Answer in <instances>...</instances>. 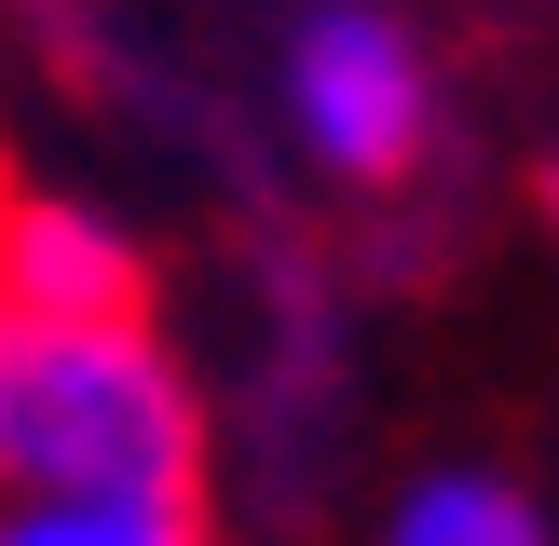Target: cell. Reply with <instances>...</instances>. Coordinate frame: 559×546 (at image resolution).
<instances>
[{"instance_id": "277c9868", "label": "cell", "mask_w": 559, "mask_h": 546, "mask_svg": "<svg viewBox=\"0 0 559 546\" xmlns=\"http://www.w3.org/2000/svg\"><path fill=\"white\" fill-rule=\"evenodd\" d=\"M382 546H559V533H546V506L506 478V464H437V478L396 491Z\"/></svg>"}, {"instance_id": "6da1fadb", "label": "cell", "mask_w": 559, "mask_h": 546, "mask_svg": "<svg viewBox=\"0 0 559 546\" xmlns=\"http://www.w3.org/2000/svg\"><path fill=\"white\" fill-rule=\"evenodd\" d=\"M0 506H178L205 519V410L151 314L0 300Z\"/></svg>"}, {"instance_id": "3957f363", "label": "cell", "mask_w": 559, "mask_h": 546, "mask_svg": "<svg viewBox=\"0 0 559 546\" xmlns=\"http://www.w3.org/2000/svg\"><path fill=\"white\" fill-rule=\"evenodd\" d=\"M0 300H27V314H136V246L82 205H0Z\"/></svg>"}, {"instance_id": "7a4b0ae2", "label": "cell", "mask_w": 559, "mask_h": 546, "mask_svg": "<svg viewBox=\"0 0 559 546\" xmlns=\"http://www.w3.org/2000/svg\"><path fill=\"white\" fill-rule=\"evenodd\" d=\"M287 123L328 178H409L437 136V69L382 0H314L287 27Z\"/></svg>"}, {"instance_id": "5b68a950", "label": "cell", "mask_w": 559, "mask_h": 546, "mask_svg": "<svg viewBox=\"0 0 559 546\" xmlns=\"http://www.w3.org/2000/svg\"><path fill=\"white\" fill-rule=\"evenodd\" d=\"M0 546H205L178 506H0Z\"/></svg>"}, {"instance_id": "8992f818", "label": "cell", "mask_w": 559, "mask_h": 546, "mask_svg": "<svg viewBox=\"0 0 559 546\" xmlns=\"http://www.w3.org/2000/svg\"><path fill=\"white\" fill-rule=\"evenodd\" d=\"M546 218H559V164H546Z\"/></svg>"}]
</instances>
